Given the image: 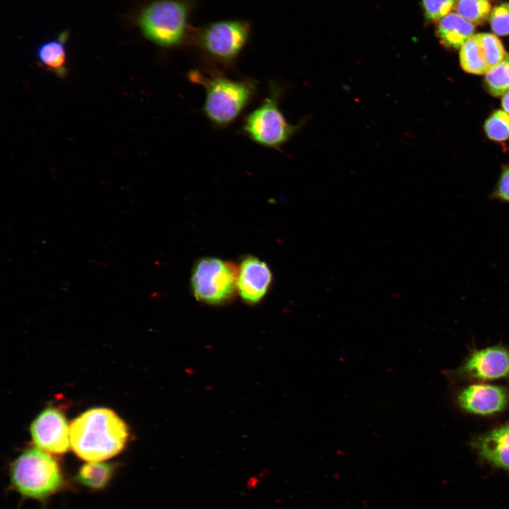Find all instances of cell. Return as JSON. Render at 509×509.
I'll return each instance as SVG.
<instances>
[{
    "label": "cell",
    "instance_id": "1",
    "mask_svg": "<svg viewBox=\"0 0 509 509\" xmlns=\"http://www.w3.org/2000/svg\"><path fill=\"white\" fill-rule=\"evenodd\" d=\"M125 423L112 410L93 408L81 414L70 426L71 446L80 458L102 461L121 452L128 438Z\"/></svg>",
    "mask_w": 509,
    "mask_h": 509
},
{
    "label": "cell",
    "instance_id": "2",
    "mask_svg": "<svg viewBox=\"0 0 509 509\" xmlns=\"http://www.w3.org/2000/svg\"><path fill=\"white\" fill-rule=\"evenodd\" d=\"M197 0H153L141 11L137 23L143 35L164 49L189 45L193 26L190 18Z\"/></svg>",
    "mask_w": 509,
    "mask_h": 509
},
{
    "label": "cell",
    "instance_id": "3",
    "mask_svg": "<svg viewBox=\"0 0 509 509\" xmlns=\"http://www.w3.org/2000/svg\"><path fill=\"white\" fill-rule=\"evenodd\" d=\"M252 25L246 19H225L193 26L189 45L209 64L233 68L247 45Z\"/></svg>",
    "mask_w": 509,
    "mask_h": 509
},
{
    "label": "cell",
    "instance_id": "4",
    "mask_svg": "<svg viewBox=\"0 0 509 509\" xmlns=\"http://www.w3.org/2000/svg\"><path fill=\"white\" fill-rule=\"evenodd\" d=\"M189 79L204 88L203 112L217 127H226L233 123L257 90L256 81L249 78L232 79L220 74L206 76L193 70L189 74Z\"/></svg>",
    "mask_w": 509,
    "mask_h": 509
},
{
    "label": "cell",
    "instance_id": "5",
    "mask_svg": "<svg viewBox=\"0 0 509 509\" xmlns=\"http://www.w3.org/2000/svg\"><path fill=\"white\" fill-rule=\"evenodd\" d=\"M11 486L26 498L43 501L64 485L57 461L41 449L30 447L23 452L10 468Z\"/></svg>",
    "mask_w": 509,
    "mask_h": 509
},
{
    "label": "cell",
    "instance_id": "6",
    "mask_svg": "<svg viewBox=\"0 0 509 509\" xmlns=\"http://www.w3.org/2000/svg\"><path fill=\"white\" fill-rule=\"evenodd\" d=\"M282 93L283 88L271 81L267 96L245 117L242 126V133L251 141L276 150L288 142L306 122V119H303L292 124L286 120L279 106Z\"/></svg>",
    "mask_w": 509,
    "mask_h": 509
},
{
    "label": "cell",
    "instance_id": "7",
    "mask_svg": "<svg viewBox=\"0 0 509 509\" xmlns=\"http://www.w3.org/2000/svg\"><path fill=\"white\" fill-rule=\"evenodd\" d=\"M443 374L452 386L471 382H509V346L502 342L481 348L473 345L456 368Z\"/></svg>",
    "mask_w": 509,
    "mask_h": 509
},
{
    "label": "cell",
    "instance_id": "8",
    "mask_svg": "<svg viewBox=\"0 0 509 509\" xmlns=\"http://www.w3.org/2000/svg\"><path fill=\"white\" fill-rule=\"evenodd\" d=\"M238 268L216 257L199 259L192 269L191 284L197 300L211 305L230 302L238 292Z\"/></svg>",
    "mask_w": 509,
    "mask_h": 509
},
{
    "label": "cell",
    "instance_id": "9",
    "mask_svg": "<svg viewBox=\"0 0 509 509\" xmlns=\"http://www.w3.org/2000/svg\"><path fill=\"white\" fill-rule=\"evenodd\" d=\"M452 387V404L464 414L493 418L509 410L508 382H471Z\"/></svg>",
    "mask_w": 509,
    "mask_h": 509
},
{
    "label": "cell",
    "instance_id": "10",
    "mask_svg": "<svg viewBox=\"0 0 509 509\" xmlns=\"http://www.w3.org/2000/svg\"><path fill=\"white\" fill-rule=\"evenodd\" d=\"M467 445L481 464L509 472V419L472 435Z\"/></svg>",
    "mask_w": 509,
    "mask_h": 509
},
{
    "label": "cell",
    "instance_id": "11",
    "mask_svg": "<svg viewBox=\"0 0 509 509\" xmlns=\"http://www.w3.org/2000/svg\"><path fill=\"white\" fill-rule=\"evenodd\" d=\"M30 433L40 449L54 454H63L70 445V427L64 414L54 407L42 411L33 421Z\"/></svg>",
    "mask_w": 509,
    "mask_h": 509
},
{
    "label": "cell",
    "instance_id": "12",
    "mask_svg": "<svg viewBox=\"0 0 509 509\" xmlns=\"http://www.w3.org/2000/svg\"><path fill=\"white\" fill-rule=\"evenodd\" d=\"M272 282L269 266L253 256L245 257L238 268V292L250 305L258 303L267 294Z\"/></svg>",
    "mask_w": 509,
    "mask_h": 509
},
{
    "label": "cell",
    "instance_id": "13",
    "mask_svg": "<svg viewBox=\"0 0 509 509\" xmlns=\"http://www.w3.org/2000/svg\"><path fill=\"white\" fill-rule=\"evenodd\" d=\"M474 30L472 23L457 13H450L439 21L436 35L443 46L458 49L473 35Z\"/></svg>",
    "mask_w": 509,
    "mask_h": 509
},
{
    "label": "cell",
    "instance_id": "14",
    "mask_svg": "<svg viewBox=\"0 0 509 509\" xmlns=\"http://www.w3.org/2000/svg\"><path fill=\"white\" fill-rule=\"evenodd\" d=\"M67 33H62L57 39L42 44L37 50V57L46 69L63 77L67 72L65 42Z\"/></svg>",
    "mask_w": 509,
    "mask_h": 509
},
{
    "label": "cell",
    "instance_id": "15",
    "mask_svg": "<svg viewBox=\"0 0 509 509\" xmlns=\"http://www.w3.org/2000/svg\"><path fill=\"white\" fill-rule=\"evenodd\" d=\"M460 61L462 68L467 73L480 75L489 71L479 33L473 34L461 46Z\"/></svg>",
    "mask_w": 509,
    "mask_h": 509
},
{
    "label": "cell",
    "instance_id": "16",
    "mask_svg": "<svg viewBox=\"0 0 509 509\" xmlns=\"http://www.w3.org/2000/svg\"><path fill=\"white\" fill-rule=\"evenodd\" d=\"M115 470V467L111 463L90 462L79 469L75 479L80 484L89 488L102 489L112 479Z\"/></svg>",
    "mask_w": 509,
    "mask_h": 509
},
{
    "label": "cell",
    "instance_id": "17",
    "mask_svg": "<svg viewBox=\"0 0 509 509\" xmlns=\"http://www.w3.org/2000/svg\"><path fill=\"white\" fill-rule=\"evenodd\" d=\"M484 83L489 93L495 97L504 95L509 90V54L486 74Z\"/></svg>",
    "mask_w": 509,
    "mask_h": 509
},
{
    "label": "cell",
    "instance_id": "18",
    "mask_svg": "<svg viewBox=\"0 0 509 509\" xmlns=\"http://www.w3.org/2000/svg\"><path fill=\"white\" fill-rule=\"evenodd\" d=\"M457 13L472 24H481L489 16L491 5L489 0H457Z\"/></svg>",
    "mask_w": 509,
    "mask_h": 509
},
{
    "label": "cell",
    "instance_id": "19",
    "mask_svg": "<svg viewBox=\"0 0 509 509\" xmlns=\"http://www.w3.org/2000/svg\"><path fill=\"white\" fill-rule=\"evenodd\" d=\"M484 128L491 140L506 141L509 139V115L500 110L494 111L486 120Z\"/></svg>",
    "mask_w": 509,
    "mask_h": 509
},
{
    "label": "cell",
    "instance_id": "20",
    "mask_svg": "<svg viewBox=\"0 0 509 509\" xmlns=\"http://www.w3.org/2000/svg\"><path fill=\"white\" fill-rule=\"evenodd\" d=\"M479 36L486 62L490 71L501 62L506 53L502 42L495 35L479 33Z\"/></svg>",
    "mask_w": 509,
    "mask_h": 509
},
{
    "label": "cell",
    "instance_id": "21",
    "mask_svg": "<svg viewBox=\"0 0 509 509\" xmlns=\"http://www.w3.org/2000/svg\"><path fill=\"white\" fill-rule=\"evenodd\" d=\"M455 0H422L425 17L431 21H438L450 13Z\"/></svg>",
    "mask_w": 509,
    "mask_h": 509
},
{
    "label": "cell",
    "instance_id": "22",
    "mask_svg": "<svg viewBox=\"0 0 509 509\" xmlns=\"http://www.w3.org/2000/svg\"><path fill=\"white\" fill-rule=\"evenodd\" d=\"M489 17L491 27L495 34L509 35V3L494 7Z\"/></svg>",
    "mask_w": 509,
    "mask_h": 509
},
{
    "label": "cell",
    "instance_id": "23",
    "mask_svg": "<svg viewBox=\"0 0 509 509\" xmlns=\"http://www.w3.org/2000/svg\"><path fill=\"white\" fill-rule=\"evenodd\" d=\"M491 197L509 202V167L504 168L502 171Z\"/></svg>",
    "mask_w": 509,
    "mask_h": 509
},
{
    "label": "cell",
    "instance_id": "24",
    "mask_svg": "<svg viewBox=\"0 0 509 509\" xmlns=\"http://www.w3.org/2000/svg\"><path fill=\"white\" fill-rule=\"evenodd\" d=\"M501 104L505 112L509 115V90L503 95Z\"/></svg>",
    "mask_w": 509,
    "mask_h": 509
}]
</instances>
